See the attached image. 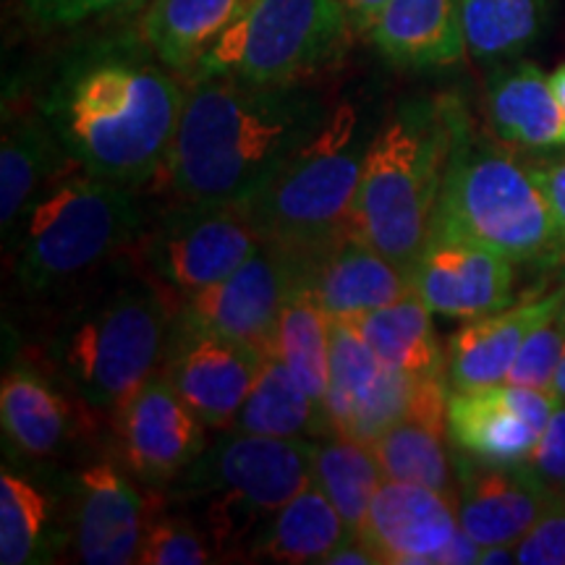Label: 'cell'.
I'll return each instance as SVG.
<instances>
[{
    "mask_svg": "<svg viewBox=\"0 0 565 565\" xmlns=\"http://www.w3.org/2000/svg\"><path fill=\"white\" fill-rule=\"evenodd\" d=\"M179 76L137 30L97 34L58 61L40 113L76 166L137 189L166 168L186 100Z\"/></svg>",
    "mask_w": 565,
    "mask_h": 565,
    "instance_id": "cell-1",
    "label": "cell"
},
{
    "mask_svg": "<svg viewBox=\"0 0 565 565\" xmlns=\"http://www.w3.org/2000/svg\"><path fill=\"white\" fill-rule=\"evenodd\" d=\"M328 113L322 92L303 79L186 82L162 175L179 202L252 204Z\"/></svg>",
    "mask_w": 565,
    "mask_h": 565,
    "instance_id": "cell-2",
    "label": "cell"
},
{
    "mask_svg": "<svg viewBox=\"0 0 565 565\" xmlns=\"http://www.w3.org/2000/svg\"><path fill=\"white\" fill-rule=\"evenodd\" d=\"M471 124L458 95L412 97L385 118L366 145L351 233L406 275L429 242L450 154Z\"/></svg>",
    "mask_w": 565,
    "mask_h": 565,
    "instance_id": "cell-3",
    "label": "cell"
},
{
    "mask_svg": "<svg viewBox=\"0 0 565 565\" xmlns=\"http://www.w3.org/2000/svg\"><path fill=\"white\" fill-rule=\"evenodd\" d=\"M433 233L479 244L515 265L565 267L561 225L524 152L484 137L475 124L450 154Z\"/></svg>",
    "mask_w": 565,
    "mask_h": 565,
    "instance_id": "cell-4",
    "label": "cell"
},
{
    "mask_svg": "<svg viewBox=\"0 0 565 565\" xmlns=\"http://www.w3.org/2000/svg\"><path fill=\"white\" fill-rule=\"evenodd\" d=\"M370 141L359 139L351 105L330 108L320 129L282 162L257 200L246 204L265 244L301 263L351 231Z\"/></svg>",
    "mask_w": 565,
    "mask_h": 565,
    "instance_id": "cell-5",
    "label": "cell"
},
{
    "mask_svg": "<svg viewBox=\"0 0 565 565\" xmlns=\"http://www.w3.org/2000/svg\"><path fill=\"white\" fill-rule=\"evenodd\" d=\"M141 236V212L131 189L97 179L76 166L47 183L26 207L17 259L21 286L30 294L95 270Z\"/></svg>",
    "mask_w": 565,
    "mask_h": 565,
    "instance_id": "cell-6",
    "label": "cell"
},
{
    "mask_svg": "<svg viewBox=\"0 0 565 565\" xmlns=\"http://www.w3.org/2000/svg\"><path fill=\"white\" fill-rule=\"evenodd\" d=\"M315 443L225 429L221 440L189 466L183 498L202 503L204 532L221 557L263 529L282 505L315 482Z\"/></svg>",
    "mask_w": 565,
    "mask_h": 565,
    "instance_id": "cell-7",
    "label": "cell"
},
{
    "mask_svg": "<svg viewBox=\"0 0 565 565\" xmlns=\"http://www.w3.org/2000/svg\"><path fill=\"white\" fill-rule=\"evenodd\" d=\"M171 309L150 288H121L71 320L55 356L82 401L116 416L162 364Z\"/></svg>",
    "mask_w": 565,
    "mask_h": 565,
    "instance_id": "cell-8",
    "label": "cell"
},
{
    "mask_svg": "<svg viewBox=\"0 0 565 565\" xmlns=\"http://www.w3.org/2000/svg\"><path fill=\"white\" fill-rule=\"evenodd\" d=\"M353 26L341 0H254L204 53L186 82L233 76L246 82H299L335 63Z\"/></svg>",
    "mask_w": 565,
    "mask_h": 565,
    "instance_id": "cell-9",
    "label": "cell"
},
{
    "mask_svg": "<svg viewBox=\"0 0 565 565\" xmlns=\"http://www.w3.org/2000/svg\"><path fill=\"white\" fill-rule=\"evenodd\" d=\"M263 246L246 204L179 202L141 236V265L160 294L183 301L228 278Z\"/></svg>",
    "mask_w": 565,
    "mask_h": 565,
    "instance_id": "cell-10",
    "label": "cell"
},
{
    "mask_svg": "<svg viewBox=\"0 0 565 565\" xmlns=\"http://www.w3.org/2000/svg\"><path fill=\"white\" fill-rule=\"evenodd\" d=\"M265 356L257 345L236 341L175 312L162 353V374L207 427L231 429L249 398Z\"/></svg>",
    "mask_w": 565,
    "mask_h": 565,
    "instance_id": "cell-11",
    "label": "cell"
},
{
    "mask_svg": "<svg viewBox=\"0 0 565 565\" xmlns=\"http://www.w3.org/2000/svg\"><path fill=\"white\" fill-rule=\"evenodd\" d=\"M416 385L419 377L387 366L351 322L333 320L324 395L333 435L372 445L408 414Z\"/></svg>",
    "mask_w": 565,
    "mask_h": 565,
    "instance_id": "cell-12",
    "label": "cell"
},
{
    "mask_svg": "<svg viewBox=\"0 0 565 565\" xmlns=\"http://www.w3.org/2000/svg\"><path fill=\"white\" fill-rule=\"evenodd\" d=\"M301 280V259L265 244L228 278L183 299L179 312L267 353L275 322Z\"/></svg>",
    "mask_w": 565,
    "mask_h": 565,
    "instance_id": "cell-13",
    "label": "cell"
},
{
    "mask_svg": "<svg viewBox=\"0 0 565 565\" xmlns=\"http://www.w3.org/2000/svg\"><path fill=\"white\" fill-rule=\"evenodd\" d=\"M113 422L118 456L141 482H175L207 448V424L183 404L162 372L152 374Z\"/></svg>",
    "mask_w": 565,
    "mask_h": 565,
    "instance_id": "cell-14",
    "label": "cell"
},
{
    "mask_svg": "<svg viewBox=\"0 0 565 565\" xmlns=\"http://www.w3.org/2000/svg\"><path fill=\"white\" fill-rule=\"evenodd\" d=\"M454 466L458 521L482 547L515 545L557 492L529 461H482L454 450Z\"/></svg>",
    "mask_w": 565,
    "mask_h": 565,
    "instance_id": "cell-15",
    "label": "cell"
},
{
    "mask_svg": "<svg viewBox=\"0 0 565 565\" xmlns=\"http://www.w3.org/2000/svg\"><path fill=\"white\" fill-rule=\"evenodd\" d=\"M557 406L553 391L492 385L448 398V443L482 461H526Z\"/></svg>",
    "mask_w": 565,
    "mask_h": 565,
    "instance_id": "cell-16",
    "label": "cell"
},
{
    "mask_svg": "<svg viewBox=\"0 0 565 565\" xmlns=\"http://www.w3.org/2000/svg\"><path fill=\"white\" fill-rule=\"evenodd\" d=\"M408 278L433 312L475 320L511 307L515 263L479 244L433 233Z\"/></svg>",
    "mask_w": 565,
    "mask_h": 565,
    "instance_id": "cell-17",
    "label": "cell"
},
{
    "mask_svg": "<svg viewBox=\"0 0 565 565\" xmlns=\"http://www.w3.org/2000/svg\"><path fill=\"white\" fill-rule=\"evenodd\" d=\"M461 532L458 503L429 487L385 479L356 536L380 565L435 563V555Z\"/></svg>",
    "mask_w": 565,
    "mask_h": 565,
    "instance_id": "cell-18",
    "label": "cell"
},
{
    "mask_svg": "<svg viewBox=\"0 0 565 565\" xmlns=\"http://www.w3.org/2000/svg\"><path fill=\"white\" fill-rule=\"evenodd\" d=\"M561 307L563 288L557 286L550 294L529 291L500 312L466 320L445 345V377L450 391L469 393L503 385L526 335L547 317L561 312Z\"/></svg>",
    "mask_w": 565,
    "mask_h": 565,
    "instance_id": "cell-19",
    "label": "cell"
},
{
    "mask_svg": "<svg viewBox=\"0 0 565 565\" xmlns=\"http://www.w3.org/2000/svg\"><path fill=\"white\" fill-rule=\"evenodd\" d=\"M147 505L145 494L113 463H95L76 479L74 553L87 565L137 563L145 540Z\"/></svg>",
    "mask_w": 565,
    "mask_h": 565,
    "instance_id": "cell-20",
    "label": "cell"
},
{
    "mask_svg": "<svg viewBox=\"0 0 565 565\" xmlns=\"http://www.w3.org/2000/svg\"><path fill=\"white\" fill-rule=\"evenodd\" d=\"M301 288L330 320H353L412 294V278L356 233L303 263Z\"/></svg>",
    "mask_w": 565,
    "mask_h": 565,
    "instance_id": "cell-21",
    "label": "cell"
},
{
    "mask_svg": "<svg viewBox=\"0 0 565 565\" xmlns=\"http://www.w3.org/2000/svg\"><path fill=\"white\" fill-rule=\"evenodd\" d=\"M448 398L450 385L445 374L419 380L408 414L370 445L383 466L385 479L429 487L456 500V466H450L448 445H445L448 443Z\"/></svg>",
    "mask_w": 565,
    "mask_h": 565,
    "instance_id": "cell-22",
    "label": "cell"
},
{
    "mask_svg": "<svg viewBox=\"0 0 565 565\" xmlns=\"http://www.w3.org/2000/svg\"><path fill=\"white\" fill-rule=\"evenodd\" d=\"M370 40L398 68L454 66L466 53L461 0H387Z\"/></svg>",
    "mask_w": 565,
    "mask_h": 565,
    "instance_id": "cell-23",
    "label": "cell"
},
{
    "mask_svg": "<svg viewBox=\"0 0 565 565\" xmlns=\"http://www.w3.org/2000/svg\"><path fill=\"white\" fill-rule=\"evenodd\" d=\"M487 121L494 137L515 150L565 147V113L550 76L532 61L508 63L490 76Z\"/></svg>",
    "mask_w": 565,
    "mask_h": 565,
    "instance_id": "cell-24",
    "label": "cell"
},
{
    "mask_svg": "<svg viewBox=\"0 0 565 565\" xmlns=\"http://www.w3.org/2000/svg\"><path fill=\"white\" fill-rule=\"evenodd\" d=\"M0 422L17 454L53 458L79 435V416L66 393L34 366H13L0 385Z\"/></svg>",
    "mask_w": 565,
    "mask_h": 565,
    "instance_id": "cell-25",
    "label": "cell"
},
{
    "mask_svg": "<svg viewBox=\"0 0 565 565\" xmlns=\"http://www.w3.org/2000/svg\"><path fill=\"white\" fill-rule=\"evenodd\" d=\"M254 0H147L137 21L145 45L186 79Z\"/></svg>",
    "mask_w": 565,
    "mask_h": 565,
    "instance_id": "cell-26",
    "label": "cell"
},
{
    "mask_svg": "<svg viewBox=\"0 0 565 565\" xmlns=\"http://www.w3.org/2000/svg\"><path fill=\"white\" fill-rule=\"evenodd\" d=\"M349 536L353 534L338 508L312 482L254 534L249 553L254 561L286 565L324 563V557Z\"/></svg>",
    "mask_w": 565,
    "mask_h": 565,
    "instance_id": "cell-27",
    "label": "cell"
},
{
    "mask_svg": "<svg viewBox=\"0 0 565 565\" xmlns=\"http://www.w3.org/2000/svg\"><path fill=\"white\" fill-rule=\"evenodd\" d=\"M345 322H351L362 333L364 341L387 366L414 374L419 380L445 374L448 353L437 341L433 309L416 291Z\"/></svg>",
    "mask_w": 565,
    "mask_h": 565,
    "instance_id": "cell-28",
    "label": "cell"
},
{
    "mask_svg": "<svg viewBox=\"0 0 565 565\" xmlns=\"http://www.w3.org/2000/svg\"><path fill=\"white\" fill-rule=\"evenodd\" d=\"M236 433L267 437H328L333 435L324 406L296 383V377L278 356L267 353L263 370L254 380L233 427Z\"/></svg>",
    "mask_w": 565,
    "mask_h": 565,
    "instance_id": "cell-29",
    "label": "cell"
},
{
    "mask_svg": "<svg viewBox=\"0 0 565 565\" xmlns=\"http://www.w3.org/2000/svg\"><path fill=\"white\" fill-rule=\"evenodd\" d=\"M63 147L53 137L45 118L26 116L6 121L0 145V221L3 231L17 225L30 202L51 183L58 171Z\"/></svg>",
    "mask_w": 565,
    "mask_h": 565,
    "instance_id": "cell-30",
    "label": "cell"
},
{
    "mask_svg": "<svg viewBox=\"0 0 565 565\" xmlns=\"http://www.w3.org/2000/svg\"><path fill=\"white\" fill-rule=\"evenodd\" d=\"M330 338H333V320L322 312L312 296L299 288L282 307L267 345V353L278 356L291 370L296 383L320 406H324L330 387Z\"/></svg>",
    "mask_w": 565,
    "mask_h": 565,
    "instance_id": "cell-31",
    "label": "cell"
},
{
    "mask_svg": "<svg viewBox=\"0 0 565 565\" xmlns=\"http://www.w3.org/2000/svg\"><path fill=\"white\" fill-rule=\"evenodd\" d=\"M312 475L315 484L328 494L345 526L356 536L362 532L374 494L385 482V471L374 450L351 437L328 435V440L315 443Z\"/></svg>",
    "mask_w": 565,
    "mask_h": 565,
    "instance_id": "cell-32",
    "label": "cell"
},
{
    "mask_svg": "<svg viewBox=\"0 0 565 565\" xmlns=\"http://www.w3.org/2000/svg\"><path fill=\"white\" fill-rule=\"evenodd\" d=\"M550 0H461L466 53L498 63L519 58L542 38Z\"/></svg>",
    "mask_w": 565,
    "mask_h": 565,
    "instance_id": "cell-33",
    "label": "cell"
},
{
    "mask_svg": "<svg viewBox=\"0 0 565 565\" xmlns=\"http://www.w3.org/2000/svg\"><path fill=\"white\" fill-rule=\"evenodd\" d=\"M53 498L32 479L3 469L0 475V563L47 561L53 550Z\"/></svg>",
    "mask_w": 565,
    "mask_h": 565,
    "instance_id": "cell-34",
    "label": "cell"
},
{
    "mask_svg": "<svg viewBox=\"0 0 565 565\" xmlns=\"http://www.w3.org/2000/svg\"><path fill=\"white\" fill-rule=\"evenodd\" d=\"M217 561L215 545L194 519L181 513L147 515L145 540L137 563L141 565H204Z\"/></svg>",
    "mask_w": 565,
    "mask_h": 565,
    "instance_id": "cell-35",
    "label": "cell"
},
{
    "mask_svg": "<svg viewBox=\"0 0 565 565\" xmlns=\"http://www.w3.org/2000/svg\"><path fill=\"white\" fill-rule=\"evenodd\" d=\"M565 349V320L557 312L540 322L532 333L526 335L519 356L508 372L505 383L521 387H536V391H550L553 387L557 364H561Z\"/></svg>",
    "mask_w": 565,
    "mask_h": 565,
    "instance_id": "cell-36",
    "label": "cell"
},
{
    "mask_svg": "<svg viewBox=\"0 0 565 565\" xmlns=\"http://www.w3.org/2000/svg\"><path fill=\"white\" fill-rule=\"evenodd\" d=\"M515 563L565 565V490H557L540 521L515 542Z\"/></svg>",
    "mask_w": 565,
    "mask_h": 565,
    "instance_id": "cell-37",
    "label": "cell"
},
{
    "mask_svg": "<svg viewBox=\"0 0 565 565\" xmlns=\"http://www.w3.org/2000/svg\"><path fill=\"white\" fill-rule=\"evenodd\" d=\"M21 3L34 24L45 30H61V26L84 24L103 13L134 9L141 0H21Z\"/></svg>",
    "mask_w": 565,
    "mask_h": 565,
    "instance_id": "cell-38",
    "label": "cell"
},
{
    "mask_svg": "<svg viewBox=\"0 0 565 565\" xmlns=\"http://www.w3.org/2000/svg\"><path fill=\"white\" fill-rule=\"evenodd\" d=\"M553 490H565V401H557L540 443L526 458Z\"/></svg>",
    "mask_w": 565,
    "mask_h": 565,
    "instance_id": "cell-39",
    "label": "cell"
},
{
    "mask_svg": "<svg viewBox=\"0 0 565 565\" xmlns=\"http://www.w3.org/2000/svg\"><path fill=\"white\" fill-rule=\"evenodd\" d=\"M529 171L534 173L536 183L547 196L550 210H553L557 225H561L565 242V152L553 150H524Z\"/></svg>",
    "mask_w": 565,
    "mask_h": 565,
    "instance_id": "cell-40",
    "label": "cell"
},
{
    "mask_svg": "<svg viewBox=\"0 0 565 565\" xmlns=\"http://www.w3.org/2000/svg\"><path fill=\"white\" fill-rule=\"evenodd\" d=\"M343 11L349 13V21L356 34H366L370 38L372 26L377 24L380 13L387 6V0H341Z\"/></svg>",
    "mask_w": 565,
    "mask_h": 565,
    "instance_id": "cell-41",
    "label": "cell"
},
{
    "mask_svg": "<svg viewBox=\"0 0 565 565\" xmlns=\"http://www.w3.org/2000/svg\"><path fill=\"white\" fill-rule=\"evenodd\" d=\"M479 557H482V545L471 540V536L461 529V532L435 555V563H479Z\"/></svg>",
    "mask_w": 565,
    "mask_h": 565,
    "instance_id": "cell-42",
    "label": "cell"
},
{
    "mask_svg": "<svg viewBox=\"0 0 565 565\" xmlns=\"http://www.w3.org/2000/svg\"><path fill=\"white\" fill-rule=\"evenodd\" d=\"M324 565H380V561L359 536H349L324 557Z\"/></svg>",
    "mask_w": 565,
    "mask_h": 565,
    "instance_id": "cell-43",
    "label": "cell"
},
{
    "mask_svg": "<svg viewBox=\"0 0 565 565\" xmlns=\"http://www.w3.org/2000/svg\"><path fill=\"white\" fill-rule=\"evenodd\" d=\"M550 84H553L557 103H561V108L565 113V63H561V66H557L553 74H550Z\"/></svg>",
    "mask_w": 565,
    "mask_h": 565,
    "instance_id": "cell-44",
    "label": "cell"
},
{
    "mask_svg": "<svg viewBox=\"0 0 565 565\" xmlns=\"http://www.w3.org/2000/svg\"><path fill=\"white\" fill-rule=\"evenodd\" d=\"M550 391L555 393V398H557V401H565V349H563L561 364H557V372H555L553 387H550Z\"/></svg>",
    "mask_w": 565,
    "mask_h": 565,
    "instance_id": "cell-45",
    "label": "cell"
},
{
    "mask_svg": "<svg viewBox=\"0 0 565 565\" xmlns=\"http://www.w3.org/2000/svg\"><path fill=\"white\" fill-rule=\"evenodd\" d=\"M561 288H563V307H561V315H563V320H565V273H563V278H561Z\"/></svg>",
    "mask_w": 565,
    "mask_h": 565,
    "instance_id": "cell-46",
    "label": "cell"
}]
</instances>
